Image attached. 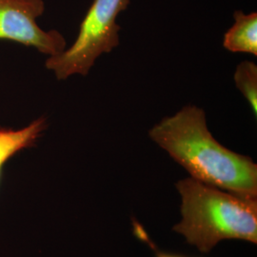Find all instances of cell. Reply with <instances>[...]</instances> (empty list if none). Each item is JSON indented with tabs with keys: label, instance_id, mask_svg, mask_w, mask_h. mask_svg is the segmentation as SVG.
Segmentation results:
<instances>
[{
	"label": "cell",
	"instance_id": "cell-1",
	"mask_svg": "<svg viewBox=\"0 0 257 257\" xmlns=\"http://www.w3.org/2000/svg\"><path fill=\"white\" fill-rule=\"evenodd\" d=\"M149 137L191 177L244 198L257 199V165L212 137L202 108L186 105L149 131Z\"/></svg>",
	"mask_w": 257,
	"mask_h": 257
},
{
	"label": "cell",
	"instance_id": "cell-2",
	"mask_svg": "<svg viewBox=\"0 0 257 257\" xmlns=\"http://www.w3.org/2000/svg\"><path fill=\"white\" fill-rule=\"evenodd\" d=\"M182 220L174 230L203 253L221 240L241 239L257 243V199H248L199 182L179 180Z\"/></svg>",
	"mask_w": 257,
	"mask_h": 257
},
{
	"label": "cell",
	"instance_id": "cell-3",
	"mask_svg": "<svg viewBox=\"0 0 257 257\" xmlns=\"http://www.w3.org/2000/svg\"><path fill=\"white\" fill-rule=\"evenodd\" d=\"M128 5L130 0H93L72 46L49 56L47 70L53 72L57 80L88 75L102 55L110 54L119 45L121 27L116 19Z\"/></svg>",
	"mask_w": 257,
	"mask_h": 257
},
{
	"label": "cell",
	"instance_id": "cell-4",
	"mask_svg": "<svg viewBox=\"0 0 257 257\" xmlns=\"http://www.w3.org/2000/svg\"><path fill=\"white\" fill-rule=\"evenodd\" d=\"M44 12V0H0V39L35 48L48 57L62 53L67 46L63 35L37 24Z\"/></svg>",
	"mask_w": 257,
	"mask_h": 257
},
{
	"label": "cell",
	"instance_id": "cell-5",
	"mask_svg": "<svg viewBox=\"0 0 257 257\" xmlns=\"http://www.w3.org/2000/svg\"><path fill=\"white\" fill-rule=\"evenodd\" d=\"M47 127L48 122L44 116L34 120L24 128L0 127V181L6 163L19 152L34 147Z\"/></svg>",
	"mask_w": 257,
	"mask_h": 257
},
{
	"label": "cell",
	"instance_id": "cell-6",
	"mask_svg": "<svg viewBox=\"0 0 257 257\" xmlns=\"http://www.w3.org/2000/svg\"><path fill=\"white\" fill-rule=\"evenodd\" d=\"M234 23L225 33L223 47L230 53H242L257 56V14L235 11Z\"/></svg>",
	"mask_w": 257,
	"mask_h": 257
},
{
	"label": "cell",
	"instance_id": "cell-7",
	"mask_svg": "<svg viewBox=\"0 0 257 257\" xmlns=\"http://www.w3.org/2000/svg\"><path fill=\"white\" fill-rule=\"evenodd\" d=\"M233 79L239 92L248 102L250 109L257 114V66L249 60H244L236 66Z\"/></svg>",
	"mask_w": 257,
	"mask_h": 257
},
{
	"label": "cell",
	"instance_id": "cell-8",
	"mask_svg": "<svg viewBox=\"0 0 257 257\" xmlns=\"http://www.w3.org/2000/svg\"><path fill=\"white\" fill-rule=\"evenodd\" d=\"M134 226H135V234L138 236V238L141 239L142 241L146 242L148 245H150V247L154 249V251L156 252V257H184L181 255H177V254H172V253H167L164 251L158 250V248H156V245H154L153 241L149 238L146 231L143 230V228L137 224L136 222H134Z\"/></svg>",
	"mask_w": 257,
	"mask_h": 257
}]
</instances>
